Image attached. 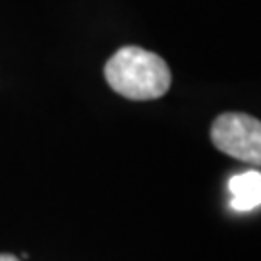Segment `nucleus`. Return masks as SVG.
<instances>
[{
    "instance_id": "f257e3e1",
    "label": "nucleus",
    "mask_w": 261,
    "mask_h": 261,
    "mask_svg": "<svg viewBox=\"0 0 261 261\" xmlns=\"http://www.w3.org/2000/svg\"><path fill=\"white\" fill-rule=\"evenodd\" d=\"M107 84L132 101H151L167 93L172 74L159 55L141 47H122L105 64Z\"/></svg>"
},
{
    "instance_id": "f03ea898",
    "label": "nucleus",
    "mask_w": 261,
    "mask_h": 261,
    "mask_svg": "<svg viewBox=\"0 0 261 261\" xmlns=\"http://www.w3.org/2000/svg\"><path fill=\"white\" fill-rule=\"evenodd\" d=\"M217 149L244 163L261 167V120L244 112H224L211 126Z\"/></svg>"
},
{
    "instance_id": "7ed1b4c3",
    "label": "nucleus",
    "mask_w": 261,
    "mask_h": 261,
    "mask_svg": "<svg viewBox=\"0 0 261 261\" xmlns=\"http://www.w3.org/2000/svg\"><path fill=\"white\" fill-rule=\"evenodd\" d=\"M232 194V207L238 211H252L261 205V172L248 170L236 174L228 182Z\"/></svg>"
},
{
    "instance_id": "20e7f679",
    "label": "nucleus",
    "mask_w": 261,
    "mask_h": 261,
    "mask_svg": "<svg viewBox=\"0 0 261 261\" xmlns=\"http://www.w3.org/2000/svg\"><path fill=\"white\" fill-rule=\"evenodd\" d=\"M0 261H19V257H16L14 253H0Z\"/></svg>"
}]
</instances>
